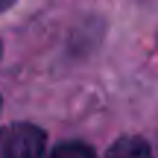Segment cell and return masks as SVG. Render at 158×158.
Segmentation results:
<instances>
[{"label":"cell","instance_id":"1","mask_svg":"<svg viewBox=\"0 0 158 158\" xmlns=\"http://www.w3.org/2000/svg\"><path fill=\"white\" fill-rule=\"evenodd\" d=\"M47 135L35 123H12L0 129V158H44Z\"/></svg>","mask_w":158,"mask_h":158},{"label":"cell","instance_id":"2","mask_svg":"<svg viewBox=\"0 0 158 158\" xmlns=\"http://www.w3.org/2000/svg\"><path fill=\"white\" fill-rule=\"evenodd\" d=\"M106 158H152V149L141 135H126L117 143H111Z\"/></svg>","mask_w":158,"mask_h":158},{"label":"cell","instance_id":"5","mask_svg":"<svg viewBox=\"0 0 158 158\" xmlns=\"http://www.w3.org/2000/svg\"><path fill=\"white\" fill-rule=\"evenodd\" d=\"M0 50H3V44H0Z\"/></svg>","mask_w":158,"mask_h":158},{"label":"cell","instance_id":"4","mask_svg":"<svg viewBox=\"0 0 158 158\" xmlns=\"http://www.w3.org/2000/svg\"><path fill=\"white\" fill-rule=\"evenodd\" d=\"M15 6V0H0V12H6V9H12Z\"/></svg>","mask_w":158,"mask_h":158},{"label":"cell","instance_id":"3","mask_svg":"<svg viewBox=\"0 0 158 158\" xmlns=\"http://www.w3.org/2000/svg\"><path fill=\"white\" fill-rule=\"evenodd\" d=\"M50 158H97V152L82 141H68V143H59Z\"/></svg>","mask_w":158,"mask_h":158}]
</instances>
